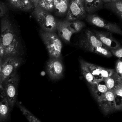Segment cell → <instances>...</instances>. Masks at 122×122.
<instances>
[{
	"label": "cell",
	"instance_id": "1",
	"mask_svg": "<svg viewBox=\"0 0 122 122\" xmlns=\"http://www.w3.org/2000/svg\"><path fill=\"white\" fill-rule=\"evenodd\" d=\"M0 28V56L21 57L23 51L20 39L7 15L2 17Z\"/></svg>",
	"mask_w": 122,
	"mask_h": 122
},
{
	"label": "cell",
	"instance_id": "2",
	"mask_svg": "<svg viewBox=\"0 0 122 122\" xmlns=\"http://www.w3.org/2000/svg\"><path fill=\"white\" fill-rule=\"evenodd\" d=\"M40 34L47 50L49 57L62 58V42L56 32H47L40 30Z\"/></svg>",
	"mask_w": 122,
	"mask_h": 122
},
{
	"label": "cell",
	"instance_id": "3",
	"mask_svg": "<svg viewBox=\"0 0 122 122\" xmlns=\"http://www.w3.org/2000/svg\"><path fill=\"white\" fill-rule=\"evenodd\" d=\"M32 14L41 30L47 32L57 31V19L51 12L37 6L33 8Z\"/></svg>",
	"mask_w": 122,
	"mask_h": 122
},
{
	"label": "cell",
	"instance_id": "4",
	"mask_svg": "<svg viewBox=\"0 0 122 122\" xmlns=\"http://www.w3.org/2000/svg\"><path fill=\"white\" fill-rule=\"evenodd\" d=\"M19 81V77L16 73L4 81L1 85L0 95L6 99L11 107L16 102Z\"/></svg>",
	"mask_w": 122,
	"mask_h": 122
},
{
	"label": "cell",
	"instance_id": "5",
	"mask_svg": "<svg viewBox=\"0 0 122 122\" xmlns=\"http://www.w3.org/2000/svg\"><path fill=\"white\" fill-rule=\"evenodd\" d=\"M77 45L81 49L92 52L96 47H106L99 40L93 31L88 29L84 30L80 35Z\"/></svg>",
	"mask_w": 122,
	"mask_h": 122
},
{
	"label": "cell",
	"instance_id": "6",
	"mask_svg": "<svg viewBox=\"0 0 122 122\" xmlns=\"http://www.w3.org/2000/svg\"><path fill=\"white\" fill-rule=\"evenodd\" d=\"M23 59L21 57L8 56L3 58L2 64L1 83L16 74Z\"/></svg>",
	"mask_w": 122,
	"mask_h": 122
},
{
	"label": "cell",
	"instance_id": "7",
	"mask_svg": "<svg viewBox=\"0 0 122 122\" xmlns=\"http://www.w3.org/2000/svg\"><path fill=\"white\" fill-rule=\"evenodd\" d=\"M85 20L89 23L104 29L111 33L122 35V30L116 23L107 21L95 14H87Z\"/></svg>",
	"mask_w": 122,
	"mask_h": 122
},
{
	"label": "cell",
	"instance_id": "8",
	"mask_svg": "<svg viewBox=\"0 0 122 122\" xmlns=\"http://www.w3.org/2000/svg\"><path fill=\"white\" fill-rule=\"evenodd\" d=\"M87 14L82 1L81 0H71L65 19L67 21L81 20L85 19Z\"/></svg>",
	"mask_w": 122,
	"mask_h": 122
},
{
	"label": "cell",
	"instance_id": "9",
	"mask_svg": "<svg viewBox=\"0 0 122 122\" xmlns=\"http://www.w3.org/2000/svg\"><path fill=\"white\" fill-rule=\"evenodd\" d=\"M62 59L49 57L46 63V70L51 79L58 80L63 77L64 68Z\"/></svg>",
	"mask_w": 122,
	"mask_h": 122
},
{
	"label": "cell",
	"instance_id": "10",
	"mask_svg": "<svg viewBox=\"0 0 122 122\" xmlns=\"http://www.w3.org/2000/svg\"><path fill=\"white\" fill-rule=\"evenodd\" d=\"M96 101L100 109L105 114L116 111L114 95L112 91L108 90Z\"/></svg>",
	"mask_w": 122,
	"mask_h": 122
},
{
	"label": "cell",
	"instance_id": "11",
	"mask_svg": "<svg viewBox=\"0 0 122 122\" xmlns=\"http://www.w3.org/2000/svg\"><path fill=\"white\" fill-rule=\"evenodd\" d=\"M93 32L102 43L109 50L115 49L121 46L120 43L112 35L110 32L93 30Z\"/></svg>",
	"mask_w": 122,
	"mask_h": 122
},
{
	"label": "cell",
	"instance_id": "12",
	"mask_svg": "<svg viewBox=\"0 0 122 122\" xmlns=\"http://www.w3.org/2000/svg\"><path fill=\"white\" fill-rule=\"evenodd\" d=\"M57 31L60 38L65 43H70L73 33L69 27L67 20L64 19L57 21Z\"/></svg>",
	"mask_w": 122,
	"mask_h": 122
},
{
	"label": "cell",
	"instance_id": "13",
	"mask_svg": "<svg viewBox=\"0 0 122 122\" xmlns=\"http://www.w3.org/2000/svg\"><path fill=\"white\" fill-rule=\"evenodd\" d=\"M88 85L91 93L96 100L101 97L108 90L103 80Z\"/></svg>",
	"mask_w": 122,
	"mask_h": 122
},
{
	"label": "cell",
	"instance_id": "14",
	"mask_svg": "<svg viewBox=\"0 0 122 122\" xmlns=\"http://www.w3.org/2000/svg\"><path fill=\"white\" fill-rule=\"evenodd\" d=\"M71 0H53L55 14L58 16L63 17L66 15Z\"/></svg>",
	"mask_w": 122,
	"mask_h": 122
},
{
	"label": "cell",
	"instance_id": "15",
	"mask_svg": "<svg viewBox=\"0 0 122 122\" xmlns=\"http://www.w3.org/2000/svg\"><path fill=\"white\" fill-rule=\"evenodd\" d=\"M13 8L22 11H28L34 8L31 0H6Z\"/></svg>",
	"mask_w": 122,
	"mask_h": 122
},
{
	"label": "cell",
	"instance_id": "16",
	"mask_svg": "<svg viewBox=\"0 0 122 122\" xmlns=\"http://www.w3.org/2000/svg\"><path fill=\"white\" fill-rule=\"evenodd\" d=\"M83 4L88 14L93 13L101 10L104 6L102 0H84Z\"/></svg>",
	"mask_w": 122,
	"mask_h": 122
},
{
	"label": "cell",
	"instance_id": "17",
	"mask_svg": "<svg viewBox=\"0 0 122 122\" xmlns=\"http://www.w3.org/2000/svg\"><path fill=\"white\" fill-rule=\"evenodd\" d=\"M108 90L113 91L117 87L122 83V77L115 71L109 77L103 80Z\"/></svg>",
	"mask_w": 122,
	"mask_h": 122
},
{
	"label": "cell",
	"instance_id": "18",
	"mask_svg": "<svg viewBox=\"0 0 122 122\" xmlns=\"http://www.w3.org/2000/svg\"><path fill=\"white\" fill-rule=\"evenodd\" d=\"M85 61L82 59L79 60L81 72L83 76L88 82V85L92 84L98 82V81L95 79L94 76L92 74L88 67L86 66Z\"/></svg>",
	"mask_w": 122,
	"mask_h": 122
},
{
	"label": "cell",
	"instance_id": "19",
	"mask_svg": "<svg viewBox=\"0 0 122 122\" xmlns=\"http://www.w3.org/2000/svg\"><path fill=\"white\" fill-rule=\"evenodd\" d=\"M104 6L114 13L122 21V0H115L104 3Z\"/></svg>",
	"mask_w": 122,
	"mask_h": 122
},
{
	"label": "cell",
	"instance_id": "20",
	"mask_svg": "<svg viewBox=\"0 0 122 122\" xmlns=\"http://www.w3.org/2000/svg\"><path fill=\"white\" fill-rule=\"evenodd\" d=\"M0 122H3L8 118L12 107L6 99L0 95Z\"/></svg>",
	"mask_w": 122,
	"mask_h": 122
},
{
	"label": "cell",
	"instance_id": "21",
	"mask_svg": "<svg viewBox=\"0 0 122 122\" xmlns=\"http://www.w3.org/2000/svg\"><path fill=\"white\" fill-rule=\"evenodd\" d=\"M85 63L92 75L94 76L95 79L98 82L103 80L101 74L102 67L87 62L86 61H85Z\"/></svg>",
	"mask_w": 122,
	"mask_h": 122
},
{
	"label": "cell",
	"instance_id": "22",
	"mask_svg": "<svg viewBox=\"0 0 122 122\" xmlns=\"http://www.w3.org/2000/svg\"><path fill=\"white\" fill-rule=\"evenodd\" d=\"M116 111L122 110V85L121 84L114 91Z\"/></svg>",
	"mask_w": 122,
	"mask_h": 122
},
{
	"label": "cell",
	"instance_id": "23",
	"mask_svg": "<svg viewBox=\"0 0 122 122\" xmlns=\"http://www.w3.org/2000/svg\"><path fill=\"white\" fill-rule=\"evenodd\" d=\"M68 25L73 34L81 31L85 27V23L81 20L67 21Z\"/></svg>",
	"mask_w": 122,
	"mask_h": 122
},
{
	"label": "cell",
	"instance_id": "24",
	"mask_svg": "<svg viewBox=\"0 0 122 122\" xmlns=\"http://www.w3.org/2000/svg\"><path fill=\"white\" fill-rule=\"evenodd\" d=\"M18 106L20 111L29 122H41L30 111L26 109L22 104L20 103H18Z\"/></svg>",
	"mask_w": 122,
	"mask_h": 122
},
{
	"label": "cell",
	"instance_id": "25",
	"mask_svg": "<svg viewBox=\"0 0 122 122\" xmlns=\"http://www.w3.org/2000/svg\"><path fill=\"white\" fill-rule=\"evenodd\" d=\"M37 6L50 12L54 10L53 0H39Z\"/></svg>",
	"mask_w": 122,
	"mask_h": 122
},
{
	"label": "cell",
	"instance_id": "26",
	"mask_svg": "<svg viewBox=\"0 0 122 122\" xmlns=\"http://www.w3.org/2000/svg\"><path fill=\"white\" fill-rule=\"evenodd\" d=\"M92 52L108 58H110L112 56V54L110 50L108 48L104 46L96 47L93 49Z\"/></svg>",
	"mask_w": 122,
	"mask_h": 122
},
{
	"label": "cell",
	"instance_id": "27",
	"mask_svg": "<svg viewBox=\"0 0 122 122\" xmlns=\"http://www.w3.org/2000/svg\"><path fill=\"white\" fill-rule=\"evenodd\" d=\"M115 71V69H108L102 67L101 74L102 79H104L111 76Z\"/></svg>",
	"mask_w": 122,
	"mask_h": 122
},
{
	"label": "cell",
	"instance_id": "28",
	"mask_svg": "<svg viewBox=\"0 0 122 122\" xmlns=\"http://www.w3.org/2000/svg\"><path fill=\"white\" fill-rule=\"evenodd\" d=\"M112 55L118 58L119 59L122 60V46H120L113 49L110 50Z\"/></svg>",
	"mask_w": 122,
	"mask_h": 122
},
{
	"label": "cell",
	"instance_id": "29",
	"mask_svg": "<svg viewBox=\"0 0 122 122\" xmlns=\"http://www.w3.org/2000/svg\"><path fill=\"white\" fill-rule=\"evenodd\" d=\"M115 71L116 73L121 77H122V60L118 59L115 63Z\"/></svg>",
	"mask_w": 122,
	"mask_h": 122
},
{
	"label": "cell",
	"instance_id": "30",
	"mask_svg": "<svg viewBox=\"0 0 122 122\" xmlns=\"http://www.w3.org/2000/svg\"><path fill=\"white\" fill-rule=\"evenodd\" d=\"M8 9L6 5L0 1V17H3L7 15Z\"/></svg>",
	"mask_w": 122,
	"mask_h": 122
},
{
	"label": "cell",
	"instance_id": "31",
	"mask_svg": "<svg viewBox=\"0 0 122 122\" xmlns=\"http://www.w3.org/2000/svg\"><path fill=\"white\" fill-rule=\"evenodd\" d=\"M3 61V58L0 56V90L1 87V75H2V64Z\"/></svg>",
	"mask_w": 122,
	"mask_h": 122
},
{
	"label": "cell",
	"instance_id": "32",
	"mask_svg": "<svg viewBox=\"0 0 122 122\" xmlns=\"http://www.w3.org/2000/svg\"><path fill=\"white\" fill-rule=\"evenodd\" d=\"M31 1L34 6V7H35L38 5L39 0H31Z\"/></svg>",
	"mask_w": 122,
	"mask_h": 122
},
{
	"label": "cell",
	"instance_id": "33",
	"mask_svg": "<svg viewBox=\"0 0 122 122\" xmlns=\"http://www.w3.org/2000/svg\"><path fill=\"white\" fill-rule=\"evenodd\" d=\"M115 0H102V1H103V2L104 3H108V2H110L113 1H114Z\"/></svg>",
	"mask_w": 122,
	"mask_h": 122
},
{
	"label": "cell",
	"instance_id": "34",
	"mask_svg": "<svg viewBox=\"0 0 122 122\" xmlns=\"http://www.w3.org/2000/svg\"><path fill=\"white\" fill-rule=\"evenodd\" d=\"M81 1H82V2H83V1L84 0H81Z\"/></svg>",
	"mask_w": 122,
	"mask_h": 122
},
{
	"label": "cell",
	"instance_id": "35",
	"mask_svg": "<svg viewBox=\"0 0 122 122\" xmlns=\"http://www.w3.org/2000/svg\"></svg>",
	"mask_w": 122,
	"mask_h": 122
}]
</instances>
